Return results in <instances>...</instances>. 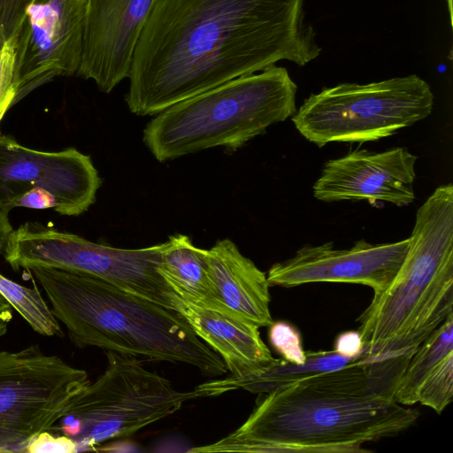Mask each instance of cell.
I'll return each instance as SVG.
<instances>
[{
    "instance_id": "obj_1",
    "label": "cell",
    "mask_w": 453,
    "mask_h": 453,
    "mask_svg": "<svg viewBox=\"0 0 453 453\" xmlns=\"http://www.w3.org/2000/svg\"><path fill=\"white\" fill-rule=\"evenodd\" d=\"M304 0H157L134 50L125 101L138 116L321 48Z\"/></svg>"
},
{
    "instance_id": "obj_2",
    "label": "cell",
    "mask_w": 453,
    "mask_h": 453,
    "mask_svg": "<svg viewBox=\"0 0 453 453\" xmlns=\"http://www.w3.org/2000/svg\"><path fill=\"white\" fill-rule=\"evenodd\" d=\"M409 357H359L259 394L244 423L190 452L363 453L366 442L397 436L414 426L416 409L393 400Z\"/></svg>"
},
{
    "instance_id": "obj_3",
    "label": "cell",
    "mask_w": 453,
    "mask_h": 453,
    "mask_svg": "<svg viewBox=\"0 0 453 453\" xmlns=\"http://www.w3.org/2000/svg\"><path fill=\"white\" fill-rule=\"evenodd\" d=\"M26 270L42 286L75 346L185 364L211 377L227 372L219 355L177 311L88 274L36 265Z\"/></svg>"
},
{
    "instance_id": "obj_4",
    "label": "cell",
    "mask_w": 453,
    "mask_h": 453,
    "mask_svg": "<svg viewBox=\"0 0 453 453\" xmlns=\"http://www.w3.org/2000/svg\"><path fill=\"white\" fill-rule=\"evenodd\" d=\"M398 272L357 318L362 357H411L453 314V185L419 207Z\"/></svg>"
},
{
    "instance_id": "obj_5",
    "label": "cell",
    "mask_w": 453,
    "mask_h": 453,
    "mask_svg": "<svg viewBox=\"0 0 453 453\" xmlns=\"http://www.w3.org/2000/svg\"><path fill=\"white\" fill-rule=\"evenodd\" d=\"M297 86L285 67L271 65L171 105L143 130L159 162L213 147L234 151L296 112Z\"/></svg>"
},
{
    "instance_id": "obj_6",
    "label": "cell",
    "mask_w": 453,
    "mask_h": 453,
    "mask_svg": "<svg viewBox=\"0 0 453 453\" xmlns=\"http://www.w3.org/2000/svg\"><path fill=\"white\" fill-rule=\"evenodd\" d=\"M433 107L430 85L411 74L324 88L304 100L292 121L319 147L334 142L363 143L391 136L426 119Z\"/></svg>"
},
{
    "instance_id": "obj_7",
    "label": "cell",
    "mask_w": 453,
    "mask_h": 453,
    "mask_svg": "<svg viewBox=\"0 0 453 453\" xmlns=\"http://www.w3.org/2000/svg\"><path fill=\"white\" fill-rule=\"evenodd\" d=\"M106 358L104 372L77 395L55 429L75 441L78 449L134 434L196 398L194 390H177L139 357L106 351Z\"/></svg>"
},
{
    "instance_id": "obj_8",
    "label": "cell",
    "mask_w": 453,
    "mask_h": 453,
    "mask_svg": "<svg viewBox=\"0 0 453 453\" xmlns=\"http://www.w3.org/2000/svg\"><path fill=\"white\" fill-rule=\"evenodd\" d=\"M162 243L120 249L90 242L37 221L13 230L3 253L15 271L42 265L99 278L171 310L175 293L158 272Z\"/></svg>"
},
{
    "instance_id": "obj_9",
    "label": "cell",
    "mask_w": 453,
    "mask_h": 453,
    "mask_svg": "<svg viewBox=\"0 0 453 453\" xmlns=\"http://www.w3.org/2000/svg\"><path fill=\"white\" fill-rule=\"evenodd\" d=\"M89 382L86 371L36 344L0 350V452H26L35 436L52 431Z\"/></svg>"
},
{
    "instance_id": "obj_10",
    "label": "cell",
    "mask_w": 453,
    "mask_h": 453,
    "mask_svg": "<svg viewBox=\"0 0 453 453\" xmlns=\"http://www.w3.org/2000/svg\"><path fill=\"white\" fill-rule=\"evenodd\" d=\"M102 180L91 157L74 148L42 151L0 134V209L9 213L32 189H45L60 215L79 216L96 202Z\"/></svg>"
},
{
    "instance_id": "obj_11",
    "label": "cell",
    "mask_w": 453,
    "mask_h": 453,
    "mask_svg": "<svg viewBox=\"0 0 453 453\" xmlns=\"http://www.w3.org/2000/svg\"><path fill=\"white\" fill-rule=\"evenodd\" d=\"M86 0H33L15 46V104L80 66Z\"/></svg>"
},
{
    "instance_id": "obj_12",
    "label": "cell",
    "mask_w": 453,
    "mask_h": 453,
    "mask_svg": "<svg viewBox=\"0 0 453 453\" xmlns=\"http://www.w3.org/2000/svg\"><path fill=\"white\" fill-rule=\"evenodd\" d=\"M409 246V237L380 244L360 240L350 249H335L333 242L304 245L290 258L273 264L266 277L270 287L338 282L364 285L377 293L395 277Z\"/></svg>"
},
{
    "instance_id": "obj_13",
    "label": "cell",
    "mask_w": 453,
    "mask_h": 453,
    "mask_svg": "<svg viewBox=\"0 0 453 453\" xmlns=\"http://www.w3.org/2000/svg\"><path fill=\"white\" fill-rule=\"evenodd\" d=\"M157 0H86L77 75L110 93L128 78L135 48Z\"/></svg>"
},
{
    "instance_id": "obj_14",
    "label": "cell",
    "mask_w": 453,
    "mask_h": 453,
    "mask_svg": "<svg viewBox=\"0 0 453 453\" xmlns=\"http://www.w3.org/2000/svg\"><path fill=\"white\" fill-rule=\"evenodd\" d=\"M417 159L403 147L381 152L355 150L326 162L313 185V196L327 203L365 200L373 206L382 203L410 205L415 200Z\"/></svg>"
},
{
    "instance_id": "obj_15",
    "label": "cell",
    "mask_w": 453,
    "mask_h": 453,
    "mask_svg": "<svg viewBox=\"0 0 453 453\" xmlns=\"http://www.w3.org/2000/svg\"><path fill=\"white\" fill-rule=\"evenodd\" d=\"M173 303L196 334L219 355L231 376L254 374L275 361L259 327L223 303L196 304L177 294Z\"/></svg>"
},
{
    "instance_id": "obj_16",
    "label": "cell",
    "mask_w": 453,
    "mask_h": 453,
    "mask_svg": "<svg viewBox=\"0 0 453 453\" xmlns=\"http://www.w3.org/2000/svg\"><path fill=\"white\" fill-rule=\"evenodd\" d=\"M209 276L220 303L258 327L274 321L266 274L244 257L230 239L219 240L206 250Z\"/></svg>"
},
{
    "instance_id": "obj_17",
    "label": "cell",
    "mask_w": 453,
    "mask_h": 453,
    "mask_svg": "<svg viewBox=\"0 0 453 453\" xmlns=\"http://www.w3.org/2000/svg\"><path fill=\"white\" fill-rule=\"evenodd\" d=\"M306 356L302 365L276 358L272 365L254 374L241 378L229 375L210 380L198 385L194 392L196 397L215 396L236 389L266 394L304 377L340 369L358 359L342 356L334 349L306 351Z\"/></svg>"
},
{
    "instance_id": "obj_18",
    "label": "cell",
    "mask_w": 453,
    "mask_h": 453,
    "mask_svg": "<svg viewBox=\"0 0 453 453\" xmlns=\"http://www.w3.org/2000/svg\"><path fill=\"white\" fill-rule=\"evenodd\" d=\"M158 272L178 296L196 304L222 303L209 276L206 250L196 247L188 235H171L162 243Z\"/></svg>"
},
{
    "instance_id": "obj_19",
    "label": "cell",
    "mask_w": 453,
    "mask_h": 453,
    "mask_svg": "<svg viewBox=\"0 0 453 453\" xmlns=\"http://www.w3.org/2000/svg\"><path fill=\"white\" fill-rule=\"evenodd\" d=\"M452 354L453 314H450L411 356L396 382L393 400L404 406L417 403L421 385Z\"/></svg>"
},
{
    "instance_id": "obj_20",
    "label": "cell",
    "mask_w": 453,
    "mask_h": 453,
    "mask_svg": "<svg viewBox=\"0 0 453 453\" xmlns=\"http://www.w3.org/2000/svg\"><path fill=\"white\" fill-rule=\"evenodd\" d=\"M0 294L36 333L63 337L59 321L43 300L35 280L29 288L0 274Z\"/></svg>"
},
{
    "instance_id": "obj_21",
    "label": "cell",
    "mask_w": 453,
    "mask_h": 453,
    "mask_svg": "<svg viewBox=\"0 0 453 453\" xmlns=\"http://www.w3.org/2000/svg\"><path fill=\"white\" fill-rule=\"evenodd\" d=\"M453 396V354L446 357L421 385L417 403L441 414Z\"/></svg>"
},
{
    "instance_id": "obj_22",
    "label": "cell",
    "mask_w": 453,
    "mask_h": 453,
    "mask_svg": "<svg viewBox=\"0 0 453 453\" xmlns=\"http://www.w3.org/2000/svg\"><path fill=\"white\" fill-rule=\"evenodd\" d=\"M268 327L269 342L282 359L293 364H304L307 356L299 330L283 320L273 321Z\"/></svg>"
},
{
    "instance_id": "obj_23",
    "label": "cell",
    "mask_w": 453,
    "mask_h": 453,
    "mask_svg": "<svg viewBox=\"0 0 453 453\" xmlns=\"http://www.w3.org/2000/svg\"><path fill=\"white\" fill-rule=\"evenodd\" d=\"M17 41L0 45V122L15 104L17 83L15 73V46Z\"/></svg>"
},
{
    "instance_id": "obj_24",
    "label": "cell",
    "mask_w": 453,
    "mask_h": 453,
    "mask_svg": "<svg viewBox=\"0 0 453 453\" xmlns=\"http://www.w3.org/2000/svg\"><path fill=\"white\" fill-rule=\"evenodd\" d=\"M33 0H0V45L17 41L26 11Z\"/></svg>"
},
{
    "instance_id": "obj_25",
    "label": "cell",
    "mask_w": 453,
    "mask_h": 453,
    "mask_svg": "<svg viewBox=\"0 0 453 453\" xmlns=\"http://www.w3.org/2000/svg\"><path fill=\"white\" fill-rule=\"evenodd\" d=\"M78 450V445L72 438L50 431L39 434L26 449V452L29 453H73Z\"/></svg>"
},
{
    "instance_id": "obj_26",
    "label": "cell",
    "mask_w": 453,
    "mask_h": 453,
    "mask_svg": "<svg viewBox=\"0 0 453 453\" xmlns=\"http://www.w3.org/2000/svg\"><path fill=\"white\" fill-rule=\"evenodd\" d=\"M334 347V350L342 356L359 358L363 351L361 335L357 330L342 332L337 335Z\"/></svg>"
},
{
    "instance_id": "obj_27",
    "label": "cell",
    "mask_w": 453,
    "mask_h": 453,
    "mask_svg": "<svg viewBox=\"0 0 453 453\" xmlns=\"http://www.w3.org/2000/svg\"><path fill=\"white\" fill-rule=\"evenodd\" d=\"M54 196L45 189H32L23 195L14 204V208L57 209Z\"/></svg>"
},
{
    "instance_id": "obj_28",
    "label": "cell",
    "mask_w": 453,
    "mask_h": 453,
    "mask_svg": "<svg viewBox=\"0 0 453 453\" xmlns=\"http://www.w3.org/2000/svg\"><path fill=\"white\" fill-rule=\"evenodd\" d=\"M12 319V307L0 294V338L7 334L8 326Z\"/></svg>"
},
{
    "instance_id": "obj_29",
    "label": "cell",
    "mask_w": 453,
    "mask_h": 453,
    "mask_svg": "<svg viewBox=\"0 0 453 453\" xmlns=\"http://www.w3.org/2000/svg\"><path fill=\"white\" fill-rule=\"evenodd\" d=\"M13 231L10 223L8 213L0 209V253L3 254L8 239Z\"/></svg>"
}]
</instances>
